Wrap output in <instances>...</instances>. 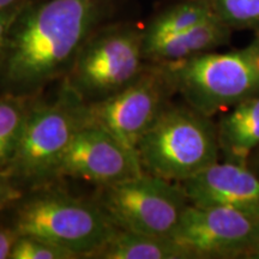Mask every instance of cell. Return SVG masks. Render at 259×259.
I'll return each mask as SVG.
<instances>
[{"mask_svg":"<svg viewBox=\"0 0 259 259\" xmlns=\"http://www.w3.org/2000/svg\"><path fill=\"white\" fill-rule=\"evenodd\" d=\"M108 6L109 0H30L10 31L0 63L10 93L36 97L63 80Z\"/></svg>","mask_w":259,"mask_h":259,"instance_id":"cell-1","label":"cell"},{"mask_svg":"<svg viewBox=\"0 0 259 259\" xmlns=\"http://www.w3.org/2000/svg\"><path fill=\"white\" fill-rule=\"evenodd\" d=\"M145 173L180 184L220 160L218 128L189 105L168 103L137 145Z\"/></svg>","mask_w":259,"mask_h":259,"instance_id":"cell-2","label":"cell"},{"mask_svg":"<svg viewBox=\"0 0 259 259\" xmlns=\"http://www.w3.org/2000/svg\"><path fill=\"white\" fill-rule=\"evenodd\" d=\"M16 205L14 228L18 235H32L90 258L118 228L95 199H83L61 190L34 191Z\"/></svg>","mask_w":259,"mask_h":259,"instance_id":"cell-3","label":"cell"},{"mask_svg":"<svg viewBox=\"0 0 259 259\" xmlns=\"http://www.w3.org/2000/svg\"><path fill=\"white\" fill-rule=\"evenodd\" d=\"M143 44V29L134 24L100 25L84 42L63 85L83 102H95L120 92L147 66Z\"/></svg>","mask_w":259,"mask_h":259,"instance_id":"cell-4","label":"cell"},{"mask_svg":"<svg viewBox=\"0 0 259 259\" xmlns=\"http://www.w3.org/2000/svg\"><path fill=\"white\" fill-rule=\"evenodd\" d=\"M82 103L63 84L54 99L34 97L9 178L32 186L57 179L61 158L82 126Z\"/></svg>","mask_w":259,"mask_h":259,"instance_id":"cell-5","label":"cell"},{"mask_svg":"<svg viewBox=\"0 0 259 259\" xmlns=\"http://www.w3.org/2000/svg\"><path fill=\"white\" fill-rule=\"evenodd\" d=\"M164 66L186 105L210 118L259 94V73L242 50L212 51Z\"/></svg>","mask_w":259,"mask_h":259,"instance_id":"cell-6","label":"cell"},{"mask_svg":"<svg viewBox=\"0 0 259 259\" xmlns=\"http://www.w3.org/2000/svg\"><path fill=\"white\" fill-rule=\"evenodd\" d=\"M95 200L118 229L171 238L190 202L183 187L142 173L100 186Z\"/></svg>","mask_w":259,"mask_h":259,"instance_id":"cell-7","label":"cell"},{"mask_svg":"<svg viewBox=\"0 0 259 259\" xmlns=\"http://www.w3.org/2000/svg\"><path fill=\"white\" fill-rule=\"evenodd\" d=\"M176 94L164 64L148 63L141 76L120 92L83 102L82 125L106 130L137 151L138 142Z\"/></svg>","mask_w":259,"mask_h":259,"instance_id":"cell-8","label":"cell"},{"mask_svg":"<svg viewBox=\"0 0 259 259\" xmlns=\"http://www.w3.org/2000/svg\"><path fill=\"white\" fill-rule=\"evenodd\" d=\"M171 239L191 259H248L259 245V218L228 206L190 203Z\"/></svg>","mask_w":259,"mask_h":259,"instance_id":"cell-9","label":"cell"},{"mask_svg":"<svg viewBox=\"0 0 259 259\" xmlns=\"http://www.w3.org/2000/svg\"><path fill=\"white\" fill-rule=\"evenodd\" d=\"M144 173L138 154L107 132L82 125L61 158L57 178H71L106 186Z\"/></svg>","mask_w":259,"mask_h":259,"instance_id":"cell-10","label":"cell"},{"mask_svg":"<svg viewBox=\"0 0 259 259\" xmlns=\"http://www.w3.org/2000/svg\"><path fill=\"white\" fill-rule=\"evenodd\" d=\"M179 185L196 205H221L259 218V177L247 164L218 161Z\"/></svg>","mask_w":259,"mask_h":259,"instance_id":"cell-11","label":"cell"},{"mask_svg":"<svg viewBox=\"0 0 259 259\" xmlns=\"http://www.w3.org/2000/svg\"><path fill=\"white\" fill-rule=\"evenodd\" d=\"M233 30L213 14L186 30L144 42V59L148 63L169 64L216 51L231 41Z\"/></svg>","mask_w":259,"mask_h":259,"instance_id":"cell-12","label":"cell"},{"mask_svg":"<svg viewBox=\"0 0 259 259\" xmlns=\"http://www.w3.org/2000/svg\"><path fill=\"white\" fill-rule=\"evenodd\" d=\"M216 128L223 158L247 164L252 153L259 147V94L223 112Z\"/></svg>","mask_w":259,"mask_h":259,"instance_id":"cell-13","label":"cell"},{"mask_svg":"<svg viewBox=\"0 0 259 259\" xmlns=\"http://www.w3.org/2000/svg\"><path fill=\"white\" fill-rule=\"evenodd\" d=\"M93 259H191L171 238L118 232L90 255Z\"/></svg>","mask_w":259,"mask_h":259,"instance_id":"cell-14","label":"cell"},{"mask_svg":"<svg viewBox=\"0 0 259 259\" xmlns=\"http://www.w3.org/2000/svg\"><path fill=\"white\" fill-rule=\"evenodd\" d=\"M34 97L8 93L0 96V177H8Z\"/></svg>","mask_w":259,"mask_h":259,"instance_id":"cell-15","label":"cell"},{"mask_svg":"<svg viewBox=\"0 0 259 259\" xmlns=\"http://www.w3.org/2000/svg\"><path fill=\"white\" fill-rule=\"evenodd\" d=\"M212 15L211 0H180L151 18L143 29L144 42L178 34Z\"/></svg>","mask_w":259,"mask_h":259,"instance_id":"cell-16","label":"cell"},{"mask_svg":"<svg viewBox=\"0 0 259 259\" xmlns=\"http://www.w3.org/2000/svg\"><path fill=\"white\" fill-rule=\"evenodd\" d=\"M213 14L234 30L259 34V0H211Z\"/></svg>","mask_w":259,"mask_h":259,"instance_id":"cell-17","label":"cell"},{"mask_svg":"<svg viewBox=\"0 0 259 259\" xmlns=\"http://www.w3.org/2000/svg\"><path fill=\"white\" fill-rule=\"evenodd\" d=\"M10 259H77V255L37 236L18 235Z\"/></svg>","mask_w":259,"mask_h":259,"instance_id":"cell-18","label":"cell"},{"mask_svg":"<svg viewBox=\"0 0 259 259\" xmlns=\"http://www.w3.org/2000/svg\"><path fill=\"white\" fill-rule=\"evenodd\" d=\"M29 2H30V0H29ZM29 2L24 3V4L14 6V8L11 9H6L0 11V63H2L3 57H4L10 31H11L16 19L18 18L22 10L24 9V6L27 5Z\"/></svg>","mask_w":259,"mask_h":259,"instance_id":"cell-19","label":"cell"},{"mask_svg":"<svg viewBox=\"0 0 259 259\" xmlns=\"http://www.w3.org/2000/svg\"><path fill=\"white\" fill-rule=\"evenodd\" d=\"M23 190L18 183L8 177H0V212L16 205L23 197Z\"/></svg>","mask_w":259,"mask_h":259,"instance_id":"cell-20","label":"cell"},{"mask_svg":"<svg viewBox=\"0 0 259 259\" xmlns=\"http://www.w3.org/2000/svg\"><path fill=\"white\" fill-rule=\"evenodd\" d=\"M17 238L18 234L14 227H0V259H10V254Z\"/></svg>","mask_w":259,"mask_h":259,"instance_id":"cell-21","label":"cell"},{"mask_svg":"<svg viewBox=\"0 0 259 259\" xmlns=\"http://www.w3.org/2000/svg\"><path fill=\"white\" fill-rule=\"evenodd\" d=\"M241 50L259 73V34H255L254 38L251 41V44H248L247 46L241 48Z\"/></svg>","mask_w":259,"mask_h":259,"instance_id":"cell-22","label":"cell"},{"mask_svg":"<svg viewBox=\"0 0 259 259\" xmlns=\"http://www.w3.org/2000/svg\"><path fill=\"white\" fill-rule=\"evenodd\" d=\"M247 166L259 177V147L255 149L253 153H252L250 158H248Z\"/></svg>","mask_w":259,"mask_h":259,"instance_id":"cell-23","label":"cell"},{"mask_svg":"<svg viewBox=\"0 0 259 259\" xmlns=\"http://www.w3.org/2000/svg\"><path fill=\"white\" fill-rule=\"evenodd\" d=\"M29 2V0H0V11L6 9H11L14 6L24 4V3Z\"/></svg>","mask_w":259,"mask_h":259,"instance_id":"cell-24","label":"cell"},{"mask_svg":"<svg viewBox=\"0 0 259 259\" xmlns=\"http://www.w3.org/2000/svg\"><path fill=\"white\" fill-rule=\"evenodd\" d=\"M248 259H259V245L254 248L253 251H252V253L250 254Z\"/></svg>","mask_w":259,"mask_h":259,"instance_id":"cell-25","label":"cell"}]
</instances>
